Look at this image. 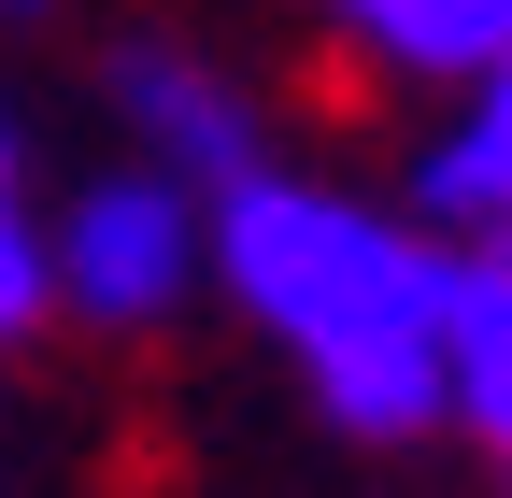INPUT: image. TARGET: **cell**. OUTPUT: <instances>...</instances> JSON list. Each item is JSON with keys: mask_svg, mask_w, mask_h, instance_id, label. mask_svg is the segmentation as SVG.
Returning a JSON list of instances; mask_svg holds the SVG:
<instances>
[{"mask_svg": "<svg viewBox=\"0 0 512 498\" xmlns=\"http://www.w3.org/2000/svg\"><path fill=\"white\" fill-rule=\"evenodd\" d=\"M200 214H214V285L256 314V342L313 385V413L342 442L456 427V385H441V228H399L313 171H242Z\"/></svg>", "mask_w": 512, "mask_h": 498, "instance_id": "cell-1", "label": "cell"}, {"mask_svg": "<svg viewBox=\"0 0 512 498\" xmlns=\"http://www.w3.org/2000/svg\"><path fill=\"white\" fill-rule=\"evenodd\" d=\"M0 15H43V0H0Z\"/></svg>", "mask_w": 512, "mask_h": 498, "instance_id": "cell-8", "label": "cell"}, {"mask_svg": "<svg viewBox=\"0 0 512 498\" xmlns=\"http://www.w3.org/2000/svg\"><path fill=\"white\" fill-rule=\"evenodd\" d=\"M384 86H484L512 57V0H313Z\"/></svg>", "mask_w": 512, "mask_h": 498, "instance_id": "cell-5", "label": "cell"}, {"mask_svg": "<svg viewBox=\"0 0 512 498\" xmlns=\"http://www.w3.org/2000/svg\"><path fill=\"white\" fill-rule=\"evenodd\" d=\"M413 214L441 242H512V57H498L484 86H456L441 143L413 157Z\"/></svg>", "mask_w": 512, "mask_h": 498, "instance_id": "cell-6", "label": "cell"}, {"mask_svg": "<svg viewBox=\"0 0 512 498\" xmlns=\"http://www.w3.org/2000/svg\"><path fill=\"white\" fill-rule=\"evenodd\" d=\"M114 114L143 129V157L157 171H185L214 200V185H242V171H271V143H256V100L214 72V57H185V43H114Z\"/></svg>", "mask_w": 512, "mask_h": 498, "instance_id": "cell-3", "label": "cell"}, {"mask_svg": "<svg viewBox=\"0 0 512 498\" xmlns=\"http://www.w3.org/2000/svg\"><path fill=\"white\" fill-rule=\"evenodd\" d=\"M43 257H57V314L72 328H171L185 314V285L214 271V214H200V185L185 171H100L72 185V214H43Z\"/></svg>", "mask_w": 512, "mask_h": 498, "instance_id": "cell-2", "label": "cell"}, {"mask_svg": "<svg viewBox=\"0 0 512 498\" xmlns=\"http://www.w3.org/2000/svg\"><path fill=\"white\" fill-rule=\"evenodd\" d=\"M441 385L484 470L512 484V242H441Z\"/></svg>", "mask_w": 512, "mask_h": 498, "instance_id": "cell-4", "label": "cell"}, {"mask_svg": "<svg viewBox=\"0 0 512 498\" xmlns=\"http://www.w3.org/2000/svg\"><path fill=\"white\" fill-rule=\"evenodd\" d=\"M57 328V257H43V214H29V157H15V114H0V356Z\"/></svg>", "mask_w": 512, "mask_h": 498, "instance_id": "cell-7", "label": "cell"}]
</instances>
